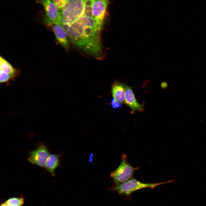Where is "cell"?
Instances as JSON below:
<instances>
[{"label": "cell", "mask_w": 206, "mask_h": 206, "mask_svg": "<svg viewBox=\"0 0 206 206\" xmlns=\"http://www.w3.org/2000/svg\"><path fill=\"white\" fill-rule=\"evenodd\" d=\"M161 86L162 88L165 89L167 88L168 86V84L167 82H163L161 83Z\"/></svg>", "instance_id": "cell-17"}, {"label": "cell", "mask_w": 206, "mask_h": 206, "mask_svg": "<svg viewBox=\"0 0 206 206\" xmlns=\"http://www.w3.org/2000/svg\"><path fill=\"white\" fill-rule=\"evenodd\" d=\"M138 168L132 167L128 162L126 154L123 153L120 165L110 174L113 180L114 187L117 186L132 178L134 171Z\"/></svg>", "instance_id": "cell-3"}, {"label": "cell", "mask_w": 206, "mask_h": 206, "mask_svg": "<svg viewBox=\"0 0 206 206\" xmlns=\"http://www.w3.org/2000/svg\"><path fill=\"white\" fill-rule=\"evenodd\" d=\"M49 154L47 148L42 144L29 152L27 160L33 164L44 167Z\"/></svg>", "instance_id": "cell-5"}, {"label": "cell", "mask_w": 206, "mask_h": 206, "mask_svg": "<svg viewBox=\"0 0 206 206\" xmlns=\"http://www.w3.org/2000/svg\"><path fill=\"white\" fill-rule=\"evenodd\" d=\"M124 87L125 103L133 112L142 111L143 106L137 102L132 88L126 84H124Z\"/></svg>", "instance_id": "cell-8"}, {"label": "cell", "mask_w": 206, "mask_h": 206, "mask_svg": "<svg viewBox=\"0 0 206 206\" xmlns=\"http://www.w3.org/2000/svg\"><path fill=\"white\" fill-rule=\"evenodd\" d=\"M5 202L9 206L16 205L21 206L23 203L24 199L23 198L12 197L8 199Z\"/></svg>", "instance_id": "cell-13"}, {"label": "cell", "mask_w": 206, "mask_h": 206, "mask_svg": "<svg viewBox=\"0 0 206 206\" xmlns=\"http://www.w3.org/2000/svg\"><path fill=\"white\" fill-rule=\"evenodd\" d=\"M58 8L62 9L66 5L68 0H52Z\"/></svg>", "instance_id": "cell-15"}, {"label": "cell", "mask_w": 206, "mask_h": 206, "mask_svg": "<svg viewBox=\"0 0 206 206\" xmlns=\"http://www.w3.org/2000/svg\"><path fill=\"white\" fill-rule=\"evenodd\" d=\"M93 2L91 0H86L85 1L84 15L93 18L92 12Z\"/></svg>", "instance_id": "cell-12"}, {"label": "cell", "mask_w": 206, "mask_h": 206, "mask_svg": "<svg viewBox=\"0 0 206 206\" xmlns=\"http://www.w3.org/2000/svg\"><path fill=\"white\" fill-rule=\"evenodd\" d=\"M47 26L52 30L59 43L66 50H68L70 48L69 38L66 32L62 26L54 23H51Z\"/></svg>", "instance_id": "cell-7"}, {"label": "cell", "mask_w": 206, "mask_h": 206, "mask_svg": "<svg viewBox=\"0 0 206 206\" xmlns=\"http://www.w3.org/2000/svg\"><path fill=\"white\" fill-rule=\"evenodd\" d=\"M0 206H10L5 202V203H2V204H1Z\"/></svg>", "instance_id": "cell-18"}, {"label": "cell", "mask_w": 206, "mask_h": 206, "mask_svg": "<svg viewBox=\"0 0 206 206\" xmlns=\"http://www.w3.org/2000/svg\"><path fill=\"white\" fill-rule=\"evenodd\" d=\"M174 180V179H172L158 183H145L141 182L133 177L117 186L114 187L113 188L120 195L130 197L132 193L138 190L146 188L154 189L161 185L171 183Z\"/></svg>", "instance_id": "cell-2"}, {"label": "cell", "mask_w": 206, "mask_h": 206, "mask_svg": "<svg viewBox=\"0 0 206 206\" xmlns=\"http://www.w3.org/2000/svg\"><path fill=\"white\" fill-rule=\"evenodd\" d=\"M13 80L12 77L3 71L0 70V82L1 83L6 82Z\"/></svg>", "instance_id": "cell-14"}, {"label": "cell", "mask_w": 206, "mask_h": 206, "mask_svg": "<svg viewBox=\"0 0 206 206\" xmlns=\"http://www.w3.org/2000/svg\"><path fill=\"white\" fill-rule=\"evenodd\" d=\"M108 0V1H109V0Z\"/></svg>", "instance_id": "cell-21"}, {"label": "cell", "mask_w": 206, "mask_h": 206, "mask_svg": "<svg viewBox=\"0 0 206 206\" xmlns=\"http://www.w3.org/2000/svg\"><path fill=\"white\" fill-rule=\"evenodd\" d=\"M36 0L43 8L44 14L43 17V21L44 24L46 26L52 23L59 24L61 18L60 10L52 1V0Z\"/></svg>", "instance_id": "cell-4"}, {"label": "cell", "mask_w": 206, "mask_h": 206, "mask_svg": "<svg viewBox=\"0 0 206 206\" xmlns=\"http://www.w3.org/2000/svg\"><path fill=\"white\" fill-rule=\"evenodd\" d=\"M60 155L50 154L46 161L44 167L52 176L55 175V171L59 165Z\"/></svg>", "instance_id": "cell-10"}, {"label": "cell", "mask_w": 206, "mask_h": 206, "mask_svg": "<svg viewBox=\"0 0 206 206\" xmlns=\"http://www.w3.org/2000/svg\"><path fill=\"white\" fill-rule=\"evenodd\" d=\"M111 104L112 107L114 109L122 107L121 103L116 102L113 98L111 100Z\"/></svg>", "instance_id": "cell-16"}, {"label": "cell", "mask_w": 206, "mask_h": 206, "mask_svg": "<svg viewBox=\"0 0 206 206\" xmlns=\"http://www.w3.org/2000/svg\"><path fill=\"white\" fill-rule=\"evenodd\" d=\"M91 0V1H94L95 0Z\"/></svg>", "instance_id": "cell-20"}, {"label": "cell", "mask_w": 206, "mask_h": 206, "mask_svg": "<svg viewBox=\"0 0 206 206\" xmlns=\"http://www.w3.org/2000/svg\"><path fill=\"white\" fill-rule=\"evenodd\" d=\"M107 0H95L92 6L93 18L97 21L104 24L107 13L108 2Z\"/></svg>", "instance_id": "cell-6"}, {"label": "cell", "mask_w": 206, "mask_h": 206, "mask_svg": "<svg viewBox=\"0 0 206 206\" xmlns=\"http://www.w3.org/2000/svg\"><path fill=\"white\" fill-rule=\"evenodd\" d=\"M0 70L9 75L13 79L19 73L18 70L13 67L10 64L1 56L0 57Z\"/></svg>", "instance_id": "cell-11"}, {"label": "cell", "mask_w": 206, "mask_h": 206, "mask_svg": "<svg viewBox=\"0 0 206 206\" xmlns=\"http://www.w3.org/2000/svg\"><path fill=\"white\" fill-rule=\"evenodd\" d=\"M112 92L113 98L118 102L125 103L124 85L117 81L115 82L112 87Z\"/></svg>", "instance_id": "cell-9"}, {"label": "cell", "mask_w": 206, "mask_h": 206, "mask_svg": "<svg viewBox=\"0 0 206 206\" xmlns=\"http://www.w3.org/2000/svg\"><path fill=\"white\" fill-rule=\"evenodd\" d=\"M10 206H19V205H10Z\"/></svg>", "instance_id": "cell-19"}, {"label": "cell", "mask_w": 206, "mask_h": 206, "mask_svg": "<svg viewBox=\"0 0 206 206\" xmlns=\"http://www.w3.org/2000/svg\"><path fill=\"white\" fill-rule=\"evenodd\" d=\"M86 0H68L64 7L60 10V23L69 24L84 15Z\"/></svg>", "instance_id": "cell-1"}]
</instances>
